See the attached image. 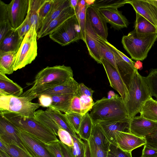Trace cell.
I'll return each instance as SVG.
<instances>
[{"mask_svg": "<svg viewBox=\"0 0 157 157\" xmlns=\"http://www.w3.org/2000/svg\"><path fill=\"white\" fill-rule=\"evenodd\" d=\"M70 112H73L81 114V107L79 96L78 94L72 99L70 109Z\"/></svg>", "mask_w": 157, "mask_h": 157, "instance_id": "obj_49", "label": "cell"}, {"mask_svg": "<svg viewBox=\"0 0 157 157\" xmlns=\"http://www.w3.org/2000/svg\"><path fill=\"white\" fill-rule=\"evenodd\" d=\"M59 141L49 144H45L46 145L48 148L54 154L55 157H63Z\"/></svg>", "mask_w": 157, "mask_h": 157, "instance_id": "obj_50", "label": "cell"}, {"mask_svg": "<svg viewBox=\"0 0 157 157\" xmlns=\"http://www.w3.org/2000/svg\"><path fill=\"white\" fill-rule=\"evenodd\" d=\"M118 95L116 94L112 90L109 91L108 93L107 98L110 99L117 97Z\"/></svg>", "mask_w": 157, "mask_h": 157, "instance_id": "obj_59", "label": "cell"}, {"mask_svg": "<svg viewBox=\"0 0 157 157\" xmlns=\"http://www.w3.org/2000/svg\"><path fill=\"white\" fill-rule=\"evenodd\" d=\"M144 78L151 96L155 97L157 100V68L151 69Z\"/></svg>", "mask_w": 157, "mask_h": 157, "instance_id": "obj_38", "label": "cell"}, {"mask_svg": "<svg viewBox=\"0 0 157 157\" xmlns=\"http://www.w3.org/2000/svg\"><path fill=\"white\" fill-rule=\"evenodd\" d=\"M60 146L63 157H74L72 152L71 147H69L62 143L60 140Z\"/></svg>", "mask_w": 157, "mask_h": 157, "instance_id": "obj_53", "label": "cell"}, {"mask_svg": "<svg viewBox=\"0 0 157 157\" xmlns=\"http://www.w3.org/2000/svg\"><path fill=\"white\" fill-rule=\"evenodd\" d=\"M29 5V0H12L8 4L9 20L13 29H17L25 20Z\"/></svg>", "mask_w": 157, "mask_h": 157, "instance_id": "obj_11", "label": "cell"}, {"mask_svg": "<svg viewBox=\"0 0 157 157\" xmlns=\"http://www.w3.org/2000/svg\"><path fill=\"white\" fill-rule=\"evenodd\" d=\"M87 141L91 157H107L108 151L103 150L98 146L91 136Z\"/></svg>", "mask_w": 157, "mask_h": 157, "instance_id": "obj_43", "label": "cell"}, {"mask_svg": "<svg viewBox=\"0 0 157 157\" xmlns=\"http://www.w3.org/2000/svg\"><path fill=\"white\" fill-rule=\"evenodd\" d=\"M129 123L130 133L140 137L145 138L157 130V122L140 116L130 119Z\"/></svg>", "mask_w": 157, "mask_h": 157, "instance_id": "obj_13", "label": "cell"}, {"mask_svg": "<svg viewBox=\"0 0 157 157\" xmlns=\"http://www.w3.org/2000/svg\"><path fill=\"white\" fill-rule=\"evenodd\" d=\"M95 0H86L85 1L86 3V6H87L92 5L94 3Z\"/></svg>", "mask_w": 157, "mask_h": 157, "instance_id": "obj_60", "label": "cell"}, {"mask_svg": "<svg viewBox=\"0 0 157 157\" xmlns=\"http://www.w3.org/2000/svg\"><path fill=\"white\" fill-rule=\"evenodd\" d=\"M40 105L28 98L12 96H0V111L15 113L28 117H34Z\"/></svg>", "mask_w": 157, "mask_h": 157, "instance_id": "obj_8", "label": "cell"}, {"mask_svg": "<svg viewBox=\"0 0 157 157\" xmlns=\"http://www.w3.org/2000/svg\"><path fill=\"white\" fill-rule=\"evenodd\" d=\"M109 44L114 53L117 70L124 76H130L136 69L123 59L117 52L115 47L110 43Z\"/></svg>", "mask_w": 157, "mask_h": 157, "instance_id": "obj_33", "label": "cell"}, {"mask_svg": "<svg viewBox=\"0 0 157 157\" xmlns=\"http://www.w3.org/2000/svg\"><path fill=\"white\" fill-rule=\"evenodd\" d=\"M79 86V84L73 78L64 83L44 91L41 94L50 96L68 94H77L78 93Z\"/></svg>", "mask_w": 157, "mask_h": 157, "instance_id": "obj_23", "label": "cell"}, {"mask_svg": "<svg viewBox=\"0 0 157 157\" xmlns=\"http://www.w3.org/2000/svg\"><path fill=\"white\" fill-rule=\"evenodd\" d=\"M85 40L89 55L98 63L101 64L103 59L100 46L97 39V34L93 30L86 15Z\"/></svg>", "mask_w": 157, "mask_h": 157, "instance_id": "obj_14", "label": "cell"}, {"mask_svg": "<svg viewBox=\"0 0 157 157\" xmlns=\"http://www.w3.org/2000/svg\"><path fill=\"white\" fill-rule=\"evenodd\" d=\"M50 39L62 46L79 40H83L76 15L69 18L49 35Z\"/></svg>", "mask_w": 157, "mask_h": 157, "instance_id": "obj_7", "label": "cell"}, {"mask_svg": "<svg viewBox=\"0 0 157 157\" xmlns=\"http://www.w3.org/2000/svg\"><path fill=\"white\" fill-rule=\"evenodd\" d=\"M127 0H95L92 5L98 9L105 8L117 9L126 4Z\"/></svg>", "mask_w": 157, "mask_h": 157, "instance_id": "obj_39", "label": "cell"}, {"mask_svg": "<svg viewBox=\"0 0 157 157\" xmlns=\"http://www.w3.org/2000/svg\"><path fill=\"white\" fill-rule=\"evenodd\" d=\"M93 125L88 113L83 116L78 133L79 138L88 141L91 134Z\"/></svg>", "mask_w": 157, "mask_h": 157, "instance_id": "obj_36", "label": "cell"}, {"mask_svg": "<svg viewBox=\"0 0 157 157\" xmlns=\"http://www.w3.org/2000/svg\"><path fill=\"white\" fill-rule=\"evenodd\" d=\"M32 26L29 17L27 15L23 23L16 30L20 37L23 38Z\"/></svg>", "mask_w": 157, "mask_h": 157, "instance_id": "obj_47", "label": "cell"}, {"mask_svg": "<svg viewBox=\"0 0 157 157\" xmlns=\"http://www.w3.org/2000/svg\"><path fill=\"white\" fill-rule=\"evenodd\" d=\"M23 39L20 37L16 29H12L0 42V51L17 52Z\"/></svg>", "mask_w": 157, "mask_h": 157, "instance_id": "obj_21", "label": "cell"}, {"mask_svg": "<svg viewBox=\"0 0 157 157\" xmlns=\"http://www.w3.org/2000/svg\"><path fill=\"white\" fill-rule=\"evenodd\" d=\"M72 136L74 145L71 147L74 157H85V144L79 137Z\"/></svg>", "mask_w": 157, "mask_h": 157, "instance_id": "obj_41", "label": "cell"}, {"mask_svg": "<svg viewBox=\"0 0 157 157\" xmlns=\"http://www.w3.org/2000/svg\"><path fill=\"white\" fill-rule=\"evenodd\" d=\"M45 111L61 128L67 131L72 136L76 138L78 137L65 114H63L60 111L52 107L48 108Z\"/></svg>", "mask_w": 157, "mask_h": 157, "instance_id": "obj_24", "label": "cell"}, {"mask_svg": "<svg viewBox=\"0 0 157 157\" xmlns=\"http://www.w3.org/2000/svg\"><path fill=\"white\" fill-rule=\"evenodd\" d=\"M91 137L98 146L108 151L111 143L98 123H93Z\"/></svg>", "mask_w": 157, "mask_h": 157, "instance_id": "obj_29", "label": "cell"}, {"mask_svg": "<svg viewBox=\"0 0 157 157\" xmlns=\"http://www.w3.org/2000/svg\"><path fill=\"white\" fill-rule=\"evenodd\" d=\"M145 138L131 133L120 132L116 137L115 144L122 150L132 152L134 149L146 144Z\"/></svg>", "mask_w": 157, "mask_h": 157, "instance_id": "obj_16", "label": "cell"}, {"mask_svg": "<svg viewBox=\"0 0 157 157\" xmlns=\"http://www.w3.org/2000/svg\"><path fill=\"white\" fill-rule=\"evenodd\" d=\"M39 104L44 107H49L52 102V99L51 96L42 94L38 97Z\"/></svg>", "mask_w": 157, "mask_h": 157, "instance_id": "obj_51", "label": "cell"}, {"mask_svg": "<svg viewBox=\"0 0 157 157\" xmlns=\"http://www.w3.org/2000/svg\"><path fill=\"white\" fill-rule=\"evenodd\" d=\"M94 90L86 86L83 83L79 84L78 94L79 96L85 95L93 98Z\"/></svg>", "mask_w": 157, "mask_h": 157, "instance_id": "obj_52", "label": "cell"}, {"mask_svg": "<svg viewBox=\"0 0 157 157\" xmlns=\"http://www.w3.org/2000/svg\"><path fill=\"white\" fill-rule=\"evenodd\" d=\"M142 117L157 122V101L152 97L147 100L143 105L140 112Z\"/></svg>", "mask_w": 157, "mask_h": 157, "instance_id": "obj_32", "label": "cell"}, {"mask_svg": "<svg viewBox=\"0 0 157 157\" xmlns=\"http://www.w3.org/2000/svg\"><path fill=\"white\" fill-rule=\"evenodd\" d=\"M98 9L107 23L110 25L111 28L116 30H120L128 26L129 22L127 19L117 9L105 8Z\"/></svg>", "mask_w": 157, "mask_h": 157, "instance_id": "obj_17", "label": "cell"}, {"mask_svg": "<svg viewBox=\"0 0 157 157\" xmlns=\"http://www.w3.org/2000/svg\"><path fill=\"white\" fill-rule=\"evenodd\" d=\"M73 76L70 67L63 65L48 66L37 74L32 83V87L20 97L27 98L32 101L38 97L44 91L67 82Z\"/></svg>", "mask_w": 157, "mask_h": 157, "instance_id": "obj_1", "label": "cell"}, {"mask_svg": "<svg viewBox=\"0 0 157 157\" xmlns=\"http://www.w3.org/2000/svg\"><path fill=\"white\" fill-rule=\"evenodd\" d=\"M0 139L10 144L13 142L17 144L20 143L17 134V128L1 115Z\"/></svg>", "mask_w": 157, "mask_h": 157, "instance_id": "obj_20", "label": "cell"}, {"mask_svg": "<svg viewBox=\"0 0 157 157\" xmlns=\"http://www.w3.org/2000/svg\"><path fill=\"white\" fill-rule=\"evenodd\" d=\"M136 13V19L134 30L142 34L157 33V28L149 21L138 13Z\"/></svg>", "mask_w": 157, "mask_h": 157, "instance_id": "obj_30", "label": "cell"}, {"mask_svg": "<svg viewBox=\"0 0 157 157\" xmlns=\"http://www.w3.org/2000/svg\"><path fill=\"white\" fill-rule=\"evenodd\" d=\"M13 29L9 20L8 4L0 0V41Z\"/></svg>", "mask_w": 157, "mask_h": 157, "instance_id": "obj_31", "label": "cell"}, {"mask_svg": "<svg viewBox=\"0 0 157 157\" xmlns=\"http://www.w3.org/2000/svg\"><path fill=\"white\" fill-rule=\"evenodd\" d=\"M54 0H44L40 7L38 11L40 20L42 21L48 15L52 7Z\"/></svg>", "mask_w": 157, "mask_h": 157, "instance_id": "obj_45", "label": "cell"}, {"mask_svg": "<svg viewBox=\"0 0 157 157\" xmlns=\"http://www.w3.org/2000/svg\"><path fill=\"white\" fill-rule=\"evenodd\" d=\"M75 14V10L70 5L65 9L59 16L50 22L41 36L40 38L49 35L66 20Z\"/></svg>", "mask_w": 157, "mask_h": 157, "instance_id": "obj_25", "label": "cell"}, {"mask_svg": "<svg viewBox=\"0 0 157 157\" xmlns=\"http://www.w3.org/2000/svg\"><path fill=\"white\" fill-rule=\"evenodd\" d=\"M145 145L148 147L157 150V130L145 138Z\"/></svg>", "mask_w": 157, "mask_h": 157, "instance_id": "obj_48", "label": "cell"}, {"mask_svg": "<svg viewBox=\"0 0 157 157\" xmlns=\"http://www.w3.org/2000/svg\"><path fill=\"white\" fill-rule=\"evenodd\" d=\"M128 94L124 102L129 120L140 113L143 105L152 97L144 77L136 69L130 76Z\"/></svg>", "mask_w": 157, "mask_h": 157, "instance_id": "obj_4", "label": "cell"}, {"mask_svg": "<svg viewBox=\"0 0 157 157\" xmlns=\"http://www.w3.org/2000/svg\"><path fill=\"white\" fill-rule=\"evenodd\" d=\"M17 128L21 144L19 147L30 156L55 157L46 147L45 143L30 133Z\"/></svg>", "mask_w": 157, "mask_h": 157, "instance_id": "obj_9", "label": "cell"}, {"mask_svg": "<svg viewBox=\"0 0 157 157\" xmlns=\"http://www.w3.org/2000/svg\"><path fill=\"white\" fill-rule=\"evenodd\" d=\"M89 115L93 123L99 121H129L128 113L121 97L108 99L105 97L97 101Z\"/></svg>", "mask_w": 157, "mask_h": 157, "instance_id": "obj_2", "label": "cell"}, {"mask_svg": "<svg viewBox=\"0 0 157 157\" xmlns=\"http://www.w3.org/2000/svg\"><path fill=\"white\" fill-rule=\"evenodd\" d=\"M127 3L157 28V0H127Z\"/></svg>", "mask_w": 157, "mask_h": 157, "instance_id": "obj_12", "label": "cell"}, {"mask_svg": "<svg viewBox=\"0 0 157 157\" xmlns=\"http://www.w3.org/2000/svg\"><path fill=\"white\" fill-rule=\"evenodd\" d=\"M79 0H69L70 6L75 10Z\"/></svg>", "mask_w": 157, "mask_h": 157, "instance_id": "obj_58", "label": "cell"}, {"mask_svg": "<svg viewBox=\"0 0 157 157\" xmlns=\"http://www.w3.org/2000/svg\"><path fill=\"white\" fill-rule=\"evenodd\" d=\"M116 51L121 56V57L124 59L125 61L128 63L134 66V65L135 62L133 61L130 59L125 54H124L122 52L118 50L116 48Z\"/></svg>", "mask_w": 157, "mask_h": 157, "instance_id": "obj_55", "label": "cell"}, {"mask_svg": "<svg viewBox=\"0 0 157 157\" xmlns=\"http://www.w3.org/2000/svg\"><path fill=\"white\" fill-rule=\"evenodd\" d=\"M0 157H10L5 153L0 151Z\"/></svg>", "mask_w": 157, "mask_h": 157, "instance_id": "obj_61", "label": "cell"}, {"mask_svg": "<svg viewBox=\"0 0 157 157\" xmlns=\"http://www.w3.org/2000/svg\"><path fill=\"white\" fill-rule=\"evenodd\" d=\"M140 157H157V155L150 156H144L141 155Z\"/></svg>", "mask_w": 157, "mask_h": 157, "instance_id": "obj_62", "label": "cell"}, {"mask_svg": "<svg viewBox=\"0 0 157 157\" xmlns=\"http://www.w3.org/2000/svg\"><path fill=\"white\" fill-rule=\"evenodd\" d=\"M157 39V33L142 34L134 30L122 37L121 42L132 59L143 61Z\"/></svg>", "mask_w": 157, "mask_h": 157, "instance_id": "obj_5", "label": "cell"}, {"mask_svg": "<svg viewBox=\"0 0 157 157\" xmlns=\"http://www.w3.org/2000/svg\"><path fill=\"white\" fill-rule=\"evenodd\" d=\"M0 151L10 157H31L16 145L10 144L0 139Z\"/></svg>", "mask_w": 157, "mask_h": 157, "instance_id": "obj_35", "label": "cell"}, {"mask_svg": "<svg viewBox=\"0 0 157 157\" xmlns=\"http://www.w3.org/2000/svg\"><path fill=\"white\" fill-rule=\"evenodd\" d=\"M64 114L75 133L78 134L83 116L73 112H69Z\"/></svg>", "mask_w": 157, "mask_h": 157, "instance_id": "obj_40", "label": "cell"}, {"mask_svg": "<svg viewBox=\"0 0 157 157\" xmlns=\"http://www.w3.org/2000/svg\"><path fill=\"white\" fill-rule=\"evenodd\" d=\"M58 136L60 141L64 144L69 147H72L74 145L72 136L66 130L60 128L58 132Z\"/></svg>", "mask_w": 157, "mask_h": 157, "instance_id": "obj_46", "label": "cell"}, {"mask_svg": "<svg viewBox=\"0 0 157 157\" xmlns=\"http://www.w3.org/2000/svg\"><path fill=\"white\" fill-rule=\"evenodd\" d=\"M107 157H132V152L124 151L116 144L110 143Z\"/></svg>", "mask_w": 157, "mask_h": 157, "instance_id": "obj_42", "label": "cell"}, {"mask_svg": "<svg viewBox=\"0 0 157 157\" xmlns=\"http://www.w3.org/2000/svg\"><path fill=\"white\" fill-rule=\"evenodd\" d=\"M102 64L108 79L110 86L117 91L125 102L128 94V90L121 73L105 59L103 58Z\"/></svg>", "mask_w": 157, "mask_h": 157, "instance_id": "obj_10", "label": "cell"}, {"mask_svg": "<svg viewBox=\"0 0 157 157\" xmlns=\"http://www.w3.org/2000/svg\"><path fill=\"white\" fill-rule=\"evenodd\" d=\"M157 155V150L144 145L142 151V155L144 156H150Z\"/></svg>", "mask_w": 157, "mask_h": 157, "instance_id": "obj_54", "label": "cell"}, {"mask_svg": "<svg viewBox=\"0 0 157 157\" xmlns=\"http://www.w3.org/2000/svg\"><path fill=\"white\" fill-rule=\"evenodd\" d=\"M17 53L0 51V72L8 75L13 73Z\"/></svg>", "mask_w": 157, "mask_h": 157, "instance_id": "obj_26", "label": "cell"}, {"mask_svg": "<svg viewBox=\"0 0 157 157\" xmlns=\"http://www.w3.org/2000/svg\"><path fill=\"white\" fill-rule=\"evenodd\" d=\"M84 141L85 144V157H91L88 142L87 141Z\"/></svg>", "mask_w": 157, "mask_h": 157, "instance_id": "obj_56", "label": "cell"}, {"mask_svg": "<svg viewBox=\"0 0 157 157\" xmlns=\"http://www.w3.org/2000/svg\"><path fill=\"white\" fill-rule=\"evenodd\" d=\"M70 6L69 0H54L51 9L42 21L41 27L37 33L38 39L40 38L50 22L59 16Z\"/></svg>", "mask_w": 157, "mask_h": 157, "instance_id": "obj_19", "label": "cell"}, {"mask_svg": "<svg viewBox=\"0 0 157 157\" xmlns=\"http://www.w3.org/2000/svg\"><path fill=\"white\" fill-rule=\"evenodd\" d=\"M37 32L33 25L24 37L17 52L14 65V71L21 69L31 63L37 55Z\"/></svg>", "mask_w": 157, "mask_h": 157, "instance_id": "obj_6", "label": "cell"}, {"mask_svg": "<svg viewBox=\"0 0 157 157\" xmlns=\"http://www.w3.org/2000/svg\"><path fill=\"white\" fill-rule=\"evenodd\" d=\"M23 93V89L20 86L0 72V96L19 97Z\"/></svg>", "mask_w": 157, "mask_h": 157, "instance_id": "obj_22", "label": "cell"}, {"mask_svg": "<svg viewBox=\"0 0 157 157\" xmlns=\"http://www.w3.org/2000/svg\"><path fill=\"white\" fill-rule=\"evenodd\" d=\"M129 122L117 121L97 123L99 124L110 143L115 144L116 137L120 132L130 133Z\"/></svg>", "mask_w": 157, "mask_h": 157, "instance_id": "obj_18", "label": "cell"}, {"mask_svg": "<svg viewBox=\"0 0 157 157\" xmlns=\"http://www.w3.org/2000/svg\"><path fill=\"white\" fill-rule=\"evenodd\" d=\"M79 96L81 107V114L84 116L91 110L94 103L92 98L90 97L85 95Z\"/></svg>", "mask_w": 157, "mask_h": 157, "instance_id": "obj_44", "label": "cell"}, {"mask_svg": "<svg viewBox=\"0 0 157 157\" xmlns=\"http://www.w3.org/2000/svg\"><path fill=\"white\" fill-rule=\"evenodd\" d=\"M0 115L17 128L33 135L46 144L59 141L49 129L34 117H28L19 114L0 111Z\"/></svg>", "mask_w": 157, "mask_h": 157, "instance_id": "obj_3", "label": "cell"}, {"mask_svg": "<svg viewBox=\"0 0 157 157\" xmlns=\"http://www.w3.org/2000/svg\"><path fill=\"white\" fill-rule=\"evenodd\" d=\"M77 94H68L51 96L52 99V102L49 107L53 108L65 113L69 112L71 100Z\"/></svg>", "mask_w": 157, "mask_h": 157, "instance_id": "obj_27", "label": "cell"}, {"mask_svg": "<svg viewBox=\"0 0 157 157\" xmlns=\"http://www.w3.org/2000/svg\"><path fill=\"white\" fill-rule=\"evenodd\" d=\"M34 118L49 129L56 136H58V130L61 128L45 111L42 109L36 111L35 113Z\"/></svg>", "mask_w": 157, "mask_h": 157, "instance_id": "obj_34", "label": "cell"}, {"mask_svg": "<svg viewBox=\"0 0 157 157\" xmlns=\"http://www.w3.org/2000/svg\"><path fill=\"white\" fill-rule=\"evenodd\" d=\"M134 67L137 70H141L143 68V63L140 60H137L135 62Z\"/></svg>", "mask_w": 157, "mask_h": 157, "instance_id": "obj_57", "label": "cell"}, {"mask_svg": "<svg viewBox=\"0 0 157 157\" xmlns=\"http://www.w3.org/2000/svg\"><path fill=\"white\" fill-rule=\"evenodd\" d=\"M86 15L92 28L97 35L107 40L108 36L107 23L98 9L92 5L87 6Z\"/></svg>", "mask_w": 157, "mask_h": 157, "instance_id": "obj_15", "label": "cell"}, {"mask_svg": "<svg viewBox=\"0 0 157 157\" xmlns=\"http://www.w3.org/2000/svg\"><path fill=\"white\" fill-rule=\"evenodd\" d=\"M86 9L85 0H79L75 10L81 29L84 41L85 40Z\"/></svg>", "mask_w": 157, "mask_h": 157, "instance_id": "obj_37", "label": "cell"}, {"mask_svg": "<svg viewBox=\"0 0 157 157\" xmlns=\"http://www.w3.org/2000/svg\"><path fill=\"white\" fill-rule=\"evenodd\" d=\"M44 0H29V8L27 15L32 26H36L38 33L40 29L42 23L38 15V11Z\"/></svg>", "mask_w": 157, "mask_h": 157, "instance_id": "obj_28", "label": "cell"}]
</instances>
